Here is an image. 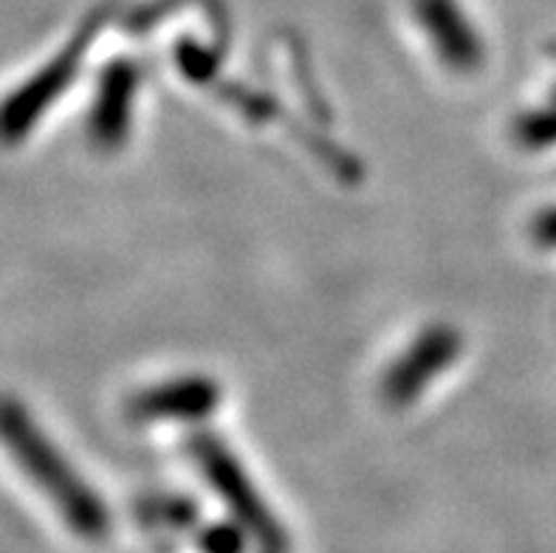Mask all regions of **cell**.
<instances>
[{"label": "cell", "instance_id": "obj_1", "mask_svg": "<svg viewBox=\"0 0 556 553\" xmlns=\"http://www.w3.org/2000/svg\"><path fill=\"white\" fill-rule=\"evenodd\" d=\"M0 443L40 486L42 494H49L74 531L99 533L105 528V512L99 508L97 498L85 489L83 480H77L68 463L60 457V452H54L40 427L31 424L26 410L14 399H0Z\"/></svg>", "mask_w": 556, "mask_h": 553}]
</instances>
